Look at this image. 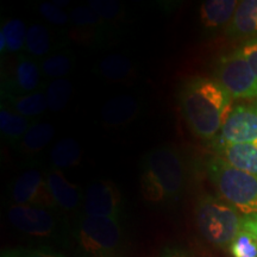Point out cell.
<instances>
[{
    "label": "cell",
    "mask_w": 257,
    "mask_h": 257,
    "mask_svg": "<svg viewBox=\"0 0 257 257\" xmlns=\"http://www.w3.org/2000/svg\"><path fill=\"white\" fill-rule=\"evenodd\" d=\"M186 187V166L175 149L156 148L146 156L141 174V189L147 201L157 206L175 204Z\"/></svg>",
    "instance_id": "obj_2"
},
{
    "label": "cell",
    "mask_w": 257,
    "mask_h": 257,
    "mask_svg": "<svg viewBox=\"0 0 257 257\" xmlns=\"http://www.w3.org/2000/svg\"><path fill=\"white\" fill-rule=\"evenodd\" d=\"M16 257H66L62 253L55 252L48 248H35L25 250H15Z\"/></svg>",
    "instance_id": "obj_31"
},
{
    "label": "cell",
    "mask_w": 257,
    "mask_h": 257,
    "mask_svg": "<svg viewBox=\"0 0 257 257\" xmlns=\"http://www.w3.org/2000/svg\"><path fill=\"white\" fill-rule=\"evenodd\" d=\"M229 248L232 257H257V238L243 229Z\"/></svg>",
    "instance_id": "obj_25"
},
{
    "label": "cell",
    "mask_w": 257,
    "mask_h": 257,
    "mask_svg": "<svg viewBox=\"0 0 257 257\" xmlns=\"http://www.w3.org/2000/svg\"><path fill=\"white\" fill-rule=\"evenodd\" d=\"M81 159V148L73 138H63L54 146L50 152V160L55 169L69 168L78 165Z\"/></svg>",
    "instance_id": "obj_16"
},
{
    "label": "cell",
    "mask_w": 257,
    "mask_h": 257,
    "mask_svg": "<svg viewBox=\"0 0 257 257\" xmlns=\"http://www.w3.org/2000/svg\"><path fill=\"white\" fill-rule=\"evenodd\" d=\"M11 198L16 205H29L53 210L56 208L47 184V178L37 169H28L16 179Z\"/></svg>",
    "instance_id": "obj_8"
},
{
    "label": "cell",
    "mask_w": 257,
    "mask_h": 257,
    "mask_svg": "<svg viewBox=\"0 0 257 257\" xmlns=\"http://www.w3.org/2000/svg\"><path fill=\"white\" fill-rule=\"evenodd\" d=\"M232 96L217 79L193 78L180 92V106L191 130L202 140L219 135L232 111Z\"/></svg>",
    "instance_id": "obj_1"
},
{
    "label": "cell",
    "mask_w": 257,
    "mask_h": 257,
    "mask_svg": "<svg viewBox=\"0 0 257 257\" xmlns=\"http://www.w3.org/2000/svg\"><path fill=\"white\" fill-rule=\"evenodd\" d=\"M25 48L31 55L43 56L50 49L49 31L41 24H32L28 29L25 38Z\"/></svg>",
    "instance_id": "obj_22"
},
{
    "label": "cell",
    "mask_w": 257,
    "mask_h": 257,
    "mask_svg": "<svg viewBox=\"0 0 257 257\" xmlns=\"http://www.w3.org/2000/svg\"><path fill=\"white\" fill-rule=\"evenodd\" d=\"M138 111V105L135 99L118 98L108 102L102 111V117L110 124H120L134 117Z\"/></svg>",
    "instance_id": "obj_18"
},
{
    "label": "cell",
    "mask_w": 257,
    "mask_h": 257,
    "mask_svg": "<svg viewBox=\"0 0 257 257\" xmlns=\"http://www.w3.org/2000/svg\"><path fill=\"white\" fill-rule=\"evenodd\" d=\"M55 128L49 123H37L22 138V148L27 153H37L53 140Z\"/></svg>",
    "instance_id": "obj_19"
},
{
    "label": "cell",
    "mask_w": 257,
    "mask_h": 257,
    "mask_svg": "<svg viewBox=\"0 0 257 257\" xmlns=\"http://www.w3.org/2000/svg\"><path fill=\"white\" fill-rule=\"evenodd\" d=\"M226 32L232 37L257 38V0L239 2Z\"/></svg>",
    "instance_id": "obj_15"
},
{
    "label": "cell",
    "mask_w": 257,
    "mask_h": 257,
    "mask_svg": "<svg viewBox=\"0 0 257 257\" xmlns=\"http://www.w3.org/2000/svg\"><path fill=\"white\" fill-rule=\"evenodd\" d=\"M28 30L21 19L9 21L0 32V51L18 53L25 44Z\"/></svg>",
    "instance_id": "obj_17"
},
{
    "label": "cell",
    "mask_w": 257,
    "mask_h": 257,
    "mask_svg": "<svg viewBox=\"0 0 257 257\" xmlns=\"http://www.w3.org/2000/svg\"><path fill=\"white\" fill-rule=\"evenodd\" d=\"M239 53L245 57L257 78V38L249 40L238 48Z\"/></svg>",
    "instance_id": "obj_30"
},
{
    "label": "cell",
    "mask_w": 257,
    "mask_h": 257,
    "mask_svg": "<svg viewBox=\"0 0 257 257\" xmlns=\"http://www.w3.org/2000/svg\"><path fill=\"white\" fill-rule=\"evenodd\" d=\"M83 216L120 219L121 195L112 181L100 180L89 186L83 204Z\"/></svg>",
    "instance_id": "obj_10"
},
{
    "label": "cell",
    "mask_w": 257,
    "mask_h": 257,
    "mask_svg": "<svg viewBox=\"0 0 257 257\" xmlns=\"http://www.w3.org/2000/svg\"><path fill=\"white\" fill-rule=\"evenodd\" d=\"M29 121L23 115L14 113L8 108L2 107L0 110V130L6 140L16 141L21 140L29 130Z\"/></svg>",
    "instance_id": "obj_21"
},
{
    "label": "cell",
    "mask_w": 257,
    "mask_h": 257,
    "mask_svg": "<svg viewBox=\"0 0 257 257\" xmlns=\"http://www.w3.org/2000/svg\"><path fill=\"white\" fill-rule=\"evenodd\" d=\"M244 217L224 199L204 195L195 206V224L201 236L218 248L230 246L243 230Z\"/></svg>",
    "instance_id": "obj_3"
},
{
    "label": "cell",
    "mask_w": 257,
    "mask_h": 257,
    "mask_svg": "<svg viewBox=\"0 0 257 257\" xmlns=\"http://www.w3.org/2000/svg\"><path fill=\"white\" fill-rule=\"evenodd\" d=\"M46 178L56 207L66 212L78 210L81 202V193L79 188L69 182L59 169H51Z\"/></svg>",
    "instance_id": "obj_12"
},
{
    "label": "cell",
    "mask_w": 257,
    "mask_h": 257,
    "mask_svg": "<svg viewBox=\"0 0 257 257\" xmlns=\"http://www.w3.org/2000/svg\"><path fill=\"white\" fill-rule=\"evenodd\" d=\"M73 86L70 81L66 79H56L50 83L47 89L46 96L48 102V108L54 112L62 110L69 100L72 94Z\"/></svg>",
    "instance_id": "obj_23"
},
{
    "label": "cell",
    "mask_w": 257,
    "mask_h": 257,
    "mask_svg": "<svg viewBox=\"0 0 257 257\" xmlns=\"http://www.w3.org/2000/svg\"><path fill=\"white\" fill-rule=\"evenodd\" d=\"M2 257H16V255H15V252L14 251H10V252H5V253H3V256Z\"/></svg>",
    "instance_id": "obj_34"
},
{
    "label": "cell",
    "mask_w": 257,
    "mask_h": 257,
    "mask_svg": "<svg viewBox=\"0 0 257 257\" xmlns=\"http://www.w3.org/2000/svg\"><path fill=\"white\" fill-rule=\"evenodd\" d=\"M239 3L236 0H208L200 8L201 24L208 30L229 25Z\"/></svg>",
    "instance_id": "obj_14"
},
{
    "label": "cell",
    "mask_w": 257,
    "mask_h": 257,
    "mask_svg": "<svg viewBox=\"0 0 257 257\" xmlns=\"http://www.w3.org/2000/svg\"><path fill=\"white\" fill-rule=\"evenodd\" d=\"M8 218L16 230L32 238L49 239L57 234L59 223L53 210L29 205H14L10 207Z\"/></svg>",
    "instance_id": "obj_7"
},
{
    "label": "cell",
    "mask_w": 257,
    "mask_h": 257,
    "mask_svg": "<svg viewBox=\"0 0 257 257\" xmlns=\"http://www.w3.org/2000/svg\"><path fill=\"white\" fill-rule=\"evenodd\" d=\"M160 257H194L187 250L179 248V246H167V248L161 252Z\"/></svg>",
    "instance_id": "obj_32"
},
{
    "label": "cell",
    "mask_w": 257,
    "mask_h": 257,
    "mask_svg": "<svg viewBox=\"0 0 257 257\" xmlns=\"http://www.w3.org/2000/svg\"><path fill=\"white\" fill-rule=\"evenodd\" d=\"M216 73V79L230 93L233 100L257 98V78L238 49L221 57Z\"/></svg>",
    "instance_id": "obj_6"
},
{
    "label": "cell",
    "mask_w": 257,
    "mask_h": 257,
    "mask_svg": "<svg viewBox=\"0 0 257 257\" xmlns=\"http://www.w3.org/2000/svg\"><path fill=\"white\" fill-rule=\"evenodd\" d=\"M72 19L74 24L79 25V27H88V25L98 23L99 16L89 6L88 8L81 6V8H76L72 12Z\"/></svg>",
    "instance_id": "obj_29"
},
{
    "label": "cell",
    "mask_w": 257,
    "mask_h": 257,
    "mask_svg": "<svg viewBox=\"0 0 257 257\" xmlns=\"http://www.w3.org/2000/svg\"><path fill=\"white\" fill-rule=\"evenodd\" d=\"M207 175L225 201L244 218L257 217V178L236 169L220 157L207 162Z\"/></svg>",
    "instance_id": "obj_4"
},
{
    "label": "cell",
    "mask_w": 257,
    "mask_h": 257,
    "mask_svg": "<svg viewBox=\"0 0 257 257\" xmlns=\"http://www.w3.org/2000/svg\"><path fill=\"white\" fill-rule=\"evenodd\" d=\"M257 141V106L237 105L225 120L218 143L244 144Z\"/></svg>",
    "instance_id": "obj_9"
},
{
    "label": "cell",
    "mask_w": 257,
    "mask_h": 257,
    "mask_svg": "<svg viewBox=\"0 0 257 257\" xmlns=\"http://www.w3.org/2000/svg\"><path fill=\"white\" fill-rule=\"evenodd\" d=\"M89 8L99 16V18H113L119 14L120 5L107 0H93L89 3Z\"/></svg>",
    "instance_id": "obj_27"
},
{
    "label": "cell",
    "mask_w": 257,
    "mask_h": 257,
    "mask_svg": "<svg viewBox=\"0 0 257 257\" xmlns=\"http://www.w3.org/2000/svg\"><path fill=\"white\" fill-rule=\"evenodd\" d=\"M243 229L249 231L257 238V217H248L243 219Z\"/></svg>",
    "instance_id": "obj_33"
},
{
    "label": "cell",
    "mask_w": 257,
    "mask_h": 257,
    "mask_svg": "<svg viewBox=\"0 0 257 257\" xmlns=\"http://www.w3.org/2000/svg\"><path fill=\"white\" fill-rule=\"evenodd\" d=\"M130 62L120 55H111L100 63L101 74L111 80H120L130 73Z\"/></svg>",
    "instance_id": "obj_26"
},
{
    "label": "cell",
    "mask_w": 257,
    "mask_h": 257,
    "mask_svg": "<svg viewBox=\"0 0 257 257\" xmlns=\"http://www.w3.org/2000/svg\"><path fill=\"white\" fill-rule=\"evenodd\" d=\"M75 239L85 257H120L124 231L120 219L106 217L80 218Z\"/></svg>",
    "instance_id": "obj_5"
},
{
    "label": "cell",
    "mask_w": 257,
    "mask_h": 257,
    "mask_svg": "<svg viewBox=\"0 0 257 257\" xmlns=\"http://www.w3.org/2000/svg\"><path fill=\"white\" fill-rule=\"evenodd\" d=\"M40 85V69L37 64L24 56H19L12 70L11 80L9 81L8 91L14 94L34 93Z\"/></svg>",
    "instance_id": "obj_13"
},
{
    "label": "cell",
    "mask_w": 257,
    "mask_h": 257,
    "mask_svg": "<svg viewBox=\"0 0 257 257\" xmlns=\"http://www.w3.org/2000/svg\"><path fill=\"white\" fill-rule=\"evenodd\" d=\"M73 62L69 55L67 54H54L47 57L42 63V70L49 78L61 79L63 75L69 73Z\"/></svg>",
    "instance_id": "obj_24"
},
{
    "label": "cell",
    "mask_w": 257,
    "mask_h": 257,
    "mask_svg": "<svg viewBox=\"0 0 257 257\" xmlns=\"http://www.w3.org/2000/svg\"><path fill=\"white\" fill-rule=\"evenodd\" d=\"M256 106H257V102H256Z\"/></svg>",
    "instance_id": "obj_35"
},
{
    "label": "cell",
    "mask_w": 257,
    "mask_h": 257,
    "mask_svg": "<svg viewBox=\"0 0 257 257\" xmlns=\"http://www.w3.org/2000/svg\"><path fill=\"white\" fill-rule=\"evenodd\" d=\"M40 11L42 16L54 25H64L68 22V16L55 4H42Z\"/></svg>",
    "instance_id": "obj_28"
},
{
    "label": "cell",
    "mask_w": 257,
    "mask_h": 257,
    "mask_svg": "<svg viewBox=\"0 0 257 257\" xmlns=\"http://www.w3.org/2000/svg\"><path fill=\"white\" fill-rule=\"evenodd\" d=\"M10 102L18 114L23 117H34L47 110V96L42 92H34L18 98L10 96Z\"/></svg>",
    "instance_id": "obj_20"
},
{
    "label": "cell",
    "mask_w": 257,
    "mask_h": 257,
    "mask_svg": "<svg viewBox=\"0 0 257 257\" xmlns=\"http://www.w3.org/2000/svg\"><path fill=\"white\" fill-rule=\"evenodd\" d=\"M217 156L236 169L257 178V141L244 144H217Z\"/></svg>",
    "instance_id": "obj_11"
}]
</instances>
